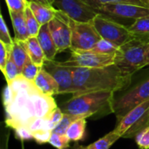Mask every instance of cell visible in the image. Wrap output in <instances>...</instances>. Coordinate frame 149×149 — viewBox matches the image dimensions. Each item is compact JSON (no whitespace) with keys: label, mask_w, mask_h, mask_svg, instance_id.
<instances>
[{"label":"cell","mask_w":149,"mask_h":149,"mask_svg":"<svg viewBox=\"0 0 149 149\" xmlns=\"http://www.w3.org/2000/svg\"><path fill=\"white\" fill-rule=\"evenodd\" d=\"M5 125L15 130L37 118H48L58 107L52 96L43 93L34 81L22 75L7 83L3 92Z\"/></svg>","instance_id":"6da1fadb"},{"label":"cell","mask_w":149,"mask_h":149,"mask_svg":"<svg viewBox=\"0 0 149 149\" xmlns=\"http://www.w3.org/2000/svg\"><path fill=\"white\" fill-rule=\"evenodd\" d=\"M72 68L76 90L73 95L100 91L115 93L127 88L132 82L133 76L125 74L114 64L97 68Z\"/></svg>","instance_id":"7a4b0ae2"},{"label":"cell","mask_w":149,"mask_h":149,"mask_svg":"<svg viewBox=\"0 0 149 149\" xmlns=\"http://www.w3.org/2000/svg\"><path fill=\"white\" fill-rule=\"evenodd\" d=\"M114 98V93L107 91L72 95L71 99L62 103L59 108L64 113L86 119H98L114 113L113 107Z\"/></svg>","instance_id":"3957f363"},{"label":"cell","mask_w":149,"mask_h":149,"mask_svg":"<svg viewBox=\"0 0 149 149\" xmlns=\"http://www.w3.org/2000/svg\"><path fill=\"white\" fill-rule=\"evenodd\" d=\"M114 65L125 74L133 76L139 70L149 65V43L134 38L120 46Z\"/></svg>","instance_id":"277c9868"},{"label":"cell","mask_w":149,"mask_h":149,"mask_svg":"<svg viewBox=\"0 0 149 149\" xmlns=\"http://www.w3.org/2000/svg\"><path fill=\"white\" fill-rule=\"evenodd\" d=\"M149 127V100L129 111L119 122L114 130L121 138H135L138 133Z\"/></svg>","instance_id":"5b68a950"},{"label":"cell","mask_w":149,"mask_h":149,"mask_svg":"<svg viewBox=\"0 0 149 149\" xmlns=\"http://www.w3.org/2000/svg\"><path fill=\"white\" fill-rule=\"evenodd\" d=\"M149 100V76L126 91L118 98H114L113 107L117 122L138 105Z\"/></svg>","instance_id":"8992f818"},{"label":"cell","mask_w":149,"mask_h":149,"mask_svg":"<svg viewBox=\"0 0 149 149\" xmlns=\"http://www.w3.org/2000/svg\"><path fill=\"white\" fill-rule=\"evenodd\" d=\"M89 4L98 12L111 19L136 20L148 16L149 7H142L130 3H103L98 0H87Z\"/></svg>","instance_id":"52a82bcc"},{"label":"cell","mask_w":149,"mask_h":149,"mask_svg":"<svg viewBox=\"0 0 149 149\" xmlns=\"http://www.w3.org/2000/svg\"><path fill=\"white\" fill-rule=\"evenodd\" d=\"M95 29L104 39H107L119 47L134 39L129 28L104 15L98 14L93 20Z\"/></svg>","instance_id":"ba28073f"},{"label":"cell","mask_w":149,"mask_h":149,"mask_svg":"<svg viewBox=\"0 0 149 149\" xmlns=\"http://www.w3.org/2000/svg\"><path fill=\"white\" fill-rule=\"evenodd\" d=\"M72 30L71 49L92 50L93 46L101 39L100 35L91 22H78L71 17L68 18Z\"/></svg>","instance_id":"9c48e42d"},{"label":"cell","mask_w":149,"mask_h":149,"mask_svg":"<svg viewBox=\"0 0 149 149\" xmlns=\"http://www.w3.org/2000/svg\"><path fill=\"white\" fill-rule=\"evenodd\" d=\"M70 58L61 62L64 65L70 67L97 68L105 67L114 64V56L96 52L93 50H71Z\"/></svg>","instance_id":"30bf717a"},{"label":"cell","mask_w":149,"mask_h":149,"mask_svg":"<svg viewBox=\"0 0 149 149\" xmlns=\"http://www.w3.org/2000/svg\"><path fill=\"white\" fill-rule=\"evenodd\" d=\"M69 17L57 9L54 18L48 24L49 30L58 52H62L72 46V30L68 21Z\"/></svg>","instance_id":"8fae6325"},{"label":"cell","mask_w":149,"mask_h":149,"mask_svg":"<svg viewBox=\"0 0 149 149\" xmlns=\"http://www.w3.org/2000/svg\"><path fill=\"white\" fill-rule=\"evenodd\" d=\"M53 6L78 22H91L98 15L87 0H53Z\"/></svg>","instance_id":"7c38bea8"},{"label":"cell","mask_w":149,"mask_h":149,"mask_svg":"<svg viewBox=\"0 0 149 149\" xmlns=\"http://www.w3.org/2000/svg\"><path fill=\"white\" fill-rule=\"evenodd\" d=\"M43 67L52 75L58 85V94H74L73 68L55 60H45Z\"/></svg>","instance_id":"4fadbf2b"},{"label":"cell","mask_w":149,"mask_h":149,"mask_svg":"<svg viewBox=\"0 0 149 149\" xmlns=\"http://www.w3.org/2000/svg\"><path fill=\"white\" fill-rule=\"evenodd\" d=\"M37 38L44 51L46 60H55V56L58 53V52L50 32L48 24L41 26Z\"/></svg>","instance_id":"5bb4252c"},{"label":"cell","mask_w":149,"mask_h":149,"mask_svg":"<svg viewBox=\"0 0 149 149\" xmlns=\"http://www.w3.org/2000/svg\"><path fill=\"white\" fill-rule=\"evenodd\" d=\"M38 88L45 94L49 96L58 94V85L51 73L42 67L34 80Z\"/></svg>","instance_id":"9a60e30c"},{"label":"cell","mask_w":149,"mask_h":149,"mask_svg":"<svg viewBox=\"0 0 149 149\" xmlns=\"http://www.w3.org/2000/svg\"><path fill=\"white\" fill-rule=\"evenodd\" d=\"M29 7L41 25L49 24L54 18L57 11L53 5H46L36 2H29Z\"/></svg>","instance_id":"2e32d148"},{"label":"cell","mask_w":149,"mask_h":149,"mask_svg":"<svg viewBox=\"0 0 149 149\" xmlns=\"http://www.w3.org/2000/svg\"><path fill=\"white\" fill-rule=\"evenodd\" d=\"M9 13L12 27L14 29V39L19 41H26L30 38V35L25 23L24 11H9Z\"/></svg>","instance_id":"e0dca14e"},{"label":"cell","mask_w":149,"mask_h":149,"mask_svg":"<svg viewBox=\"0 0 149 149\" xmlns=\"http://www.w3.org/2000/svg\"><path fill=\"white\" fill-rule=\"evenodd\" d=\"M120 138L121 135L113 129L110 133L107 134L106 135L88 146H82L75 143L72 149H109Z\"/></svg>","instance_id":"ac0fdd59"},{"label":"cell","mask_w":149,"mask_h":149,"mask_svg":"<svg viewBox=\"0 0 149 149\" xmlns=\"http://www.w3.org/2000/svg\"><path fill=\"white\" fill-rule=\"evenodd\" d=\"M128 28L134 39L149 43V15L134 20Z\"/></svg>","instance_id":"d6986e66"},{"label":"cell","mask_w":149,"mask_h":149,"mask_svg":"<svg viewBox=\"0 0 149 149\" xmlns=\"http://www.w3.org/2000/svg\"><path fill=\"white\" fill-rule=\"evenodd\" d=\"M10 57L14 60L16 65L18 66L20 72H22L23 67L24 66L25 63L30 58L28 50H27L26 42L14 39L13 45L11 46Z\"/></svg>","instance_id":"ffe728a7"},{"label":"cell","mask_w":149,"mask_h":149,"mask_svg":"<svg viewBox=\"0 0 149 149\" xmlns=\"http://www.w3.org/2000/svg\"><path fill=\"white\" fill-rule=\"evenodd\" d=\"M25 42L27 45L28 53L31 61L39 67H43L46 58L37 37H30Z\"/></svg>","instance_id":"44dd1931"},{"label":"cell","mask_w":149,"mask_h":149,"mask_svg":"<svg viewBox=\"0 0 149 149\" xmlns=\"http://www.w3.org/2000/svg\"><path fill=\"white\" fill-rule=\"evenodd\" d=\"M86 127V118H79L74 120L68 128L65 135L71 141H79L84 139Z\"/></svg>","instance_id":"7402d4cb"},{"label":"cell","mask_w":149,"mask_h":149,"mask_svg":"<svg viewBox=\"0 0 149 149\" xmlns=\"http://www.w3.org/2000/svg\"><path fill=\"white\" fill-rule=\"evenodd\" d=\"M24 17L30 37H37L42 25L37 20L29 6L24 10Z\"/></svg>","instance_id":"603a6c76"},{"label":"cell","mask_w":149,"mask_h":149,"mask_svg":"<svg viewBox=\"0 0 149 149\" xmlns=\"http://www.w3.org/2000/svg\"><path fill=\"white\" fill-rule=\"evenodd\" d=\"M119 48L120 47L118 45H116L115 44L101 38V39L96 43V45L93 46V48L92 50L96 52H99V53L111 55V56L115 57L116 53L119 51Z\"/></svg>","instance_id":"cb8c5ba5"},{"label":"cell","mask_w":149,"mask_h":149,"mask_svg":"<svg viewBox=\"0 0 149 149\" xmlns=\"http://www.w3.org/2000/svg\"><path fill=\"white\" fill-rule=\"evenodd\" d=\"M2 72L4 75V78H5L7 83L11 82L12 80L17 79L19 75H21V72H20L18 66L16 65V63L14 62V60L12 59L11 57L9 58V59L5 65L4 70Z\"/></svg>","instance_id":"d4e9b609"},{"label":"cell","mask_w":149,"mask_h":149,"mask_svg":"<svg viewBox=\"0 0 149 149\" xmlns=\"http://www.w3.org/2000/svg\"><path fill=\"white\" fill-rule=\"evenodd\" d=\"M81 117L76 116V115H72V114H68V113H64V116L61 120V121L56 126V127L53 129L52 133H56V134H65L68 128L70 127V126L72 125V123L79 119Z\"/></svg>","instance_id":"484cf974"},{"label":"cell","mask_w":149,"mask_h":149,"mask_svg":"<svg viewBox=\"0 0 149 149\" xmlns=\"http://www.w3.org/2000/svg\"><path fill=\"white\" fill-rule=\"evenodd\" d=\"M41 68L42 67H39L38 65L34 64L31 58H29L28 61L25 63L24 66L23 67L21 75L31 81H34Z\"/></svg>","instance_id":"4316f807"},{"label":"cell","mask_w":149,"mask_h":149,"mask_svg":"<svg viewBox=\"0 0 149 149\" xmlns=\"http://www.w3.org/2000/svg\"><path fill=\"white\" fill-rule=\"evenodd\" d=\"M70 140L65 134L52 133L49 141V144L57 149H68L70 147Z\"/></svg>","instance_id":"83f0119b"},{"label":"cell","mask_w":149,"mask_h":149,"mask_svg":"<svg viewBox=\"0 0 149 149\" xmlns=\"http://www.w3.org/2000/svg\"><path fill=\"white\" fill-rule=\"evenodd\" d=\"M0 42H3L10 46H12L14 42V39L10 35L8 27L5 24L3 15L0 16Z\"/></svg>","instance_id":"f1b7e54d"},{"label":"cell","mask_w":149,"mask_h":149,"mask_svg":"<svg viewBox=\"0 0 149 149\" xmlns=\"http://www.w3.org/2000/svg\"><path fill=\"white\" fill-rule=\"evenodd\" d=\"M134 139L140 148L149 149V127L138 133Z\"/></svg>","instance_id":"f546056e"},{"label":"cell","mask_w":149,"mask_h":149,"mask_svg":"<svg viewBox=\"0 0 149 149\" xmlns=\"http://www.w3.org/2000/svg\"><path fill=\"white\" fill-rule=\"evenodd\" d=\"M9 11H24L29 6L28 0H5Z\"/></svg>","instance_id":"4dcf8cb0"},{"label":"cell","mask_w":149,"mask_h":149,"mask_svg":"<svg viewBox=\"0 0 149 149\" xmlns=\"http://www.w3.org/2000/svg\"><path fill=\"white\" fill-rule=\"evenodd\" d=\"M11 46L5 45L3 42H0V69L3 72L4 70L5 65L10 57Z\"/></svg>","instance_id":"1f68e13d"},{"label":"cell","mask_w":149,"mask_h":149,"mask_svg":"<svg viewBox=\"0 0 149 149\" xmlns=\"http://www.w3.org/2000/svg\"><path fill=\"white\" fill-rule=\"evenodd\" d=\"M64 116V113L62 112V110L59 108V107H58L48 117L49 122L51 124V127L52 128V130L56 127V126L61 121L62 118ZM53 132V131H52Z\"/></svg>","instance_id":"d6a6232c"},{"label":"cell","mask_w":149,"mask_h":149,"mask_svg":"<svg viewBox=\"0 0 149 149\" xmlns=\"http://www.w3.org/2000/svg\"><path fill=\"white\" fill-rule=\"evenodd\" d=\"M103 3H130L136 4L142 7H149L148 3L146 0H98Z\"/></svg>","instance_id":"836d02e7"},{"label":"cell","mask_w":149,"mask_h":149,"mask_svg":"<svg viewBox=\"0 0 149 149\" xmlns=\"http://www.w3.org/2000/svg\"><path fill=\"white\" fill-rule=\"evenodd\" d=\"M15 135L17 139L21 141H27V140H31L33 139V134L26 127H17L14 130Z\"/></svg>","instance_id":"e575fe53"},{"label":"cell","mask_w":149,"mask_h":149,"mask_svg":"<svg viewBox=\"0 0 149 149\" xmlns=\"http://www.w3.org/2000/svg\"><path fill=\"white\" fill-rule=\"evenodd\" d=\"M52 131H41L33 134V139L38 144H45L49 143L50 138L52 136Z\"/></svg>","instance_id":"d590c367"},{"label":"cell","mask_w":149,"mask_h":149,"mask_svg":"<svg viewBox=\"0 0 149 149\" xmlns=\"http://www.w3.org/2000/svg\"><path fill=\"white\" fill-rule=\"evenodd\" d=\"M28 1L29 2H36V3H43V4H46V5H52L48 0H28Z\"/></svg>","instance_id":"8d00e7d4"},{"label":"cell","mask_w":149,"mask_h":149,"mask_svg":"<svg viewBox=\"0 0 149 149\" xmlns=\"http://www.w3.org/2000/svg\"><path fill=\"white\" fill-rule=\"evenodd\" d=\"M49 2H50V3L52 4V5H53V0H48Z\"/></svg>","instance_id":"74e56055"},{"label":"cell","mask_w":149,"mask_h":149,"mask_svg":"<svg viewBox=\"0 0 149 149\" xmlns=\"http://www.w3.org/2000/svg\"><path fill=\"white\" fill-rule=\"evenodd\" d=\"M147 2H148V5H149V0H146Z\"/></svg>","instance_id":"f35d334b"}]
</instances>
